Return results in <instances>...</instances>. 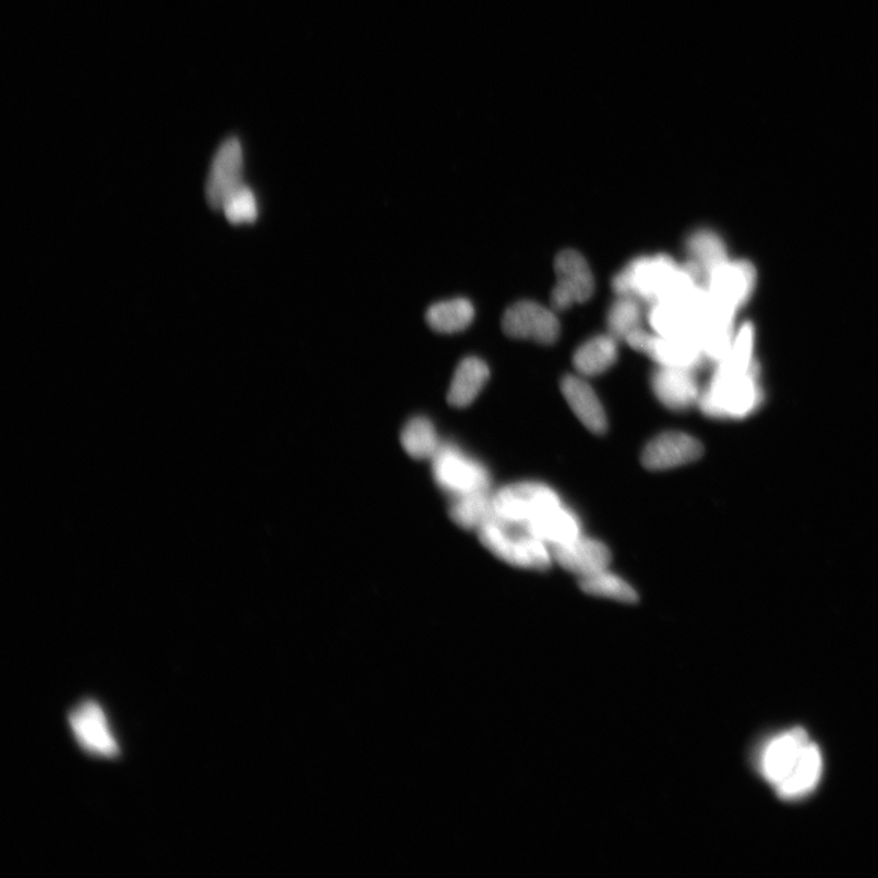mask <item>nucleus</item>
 I'll return each instance as SVG.
<instances>
[{
    "label": "nucleus",
    "mask_w": 878,
    "mask_h": 878,
    "mask_svg": "<svg viewBox=\"0 0 878 878\" xmlns=\"http://www.w3.org/2000/svg\"><path fill=\"white\" fill-rule=\"evenodd\" d=\"M757 762L761 777L783 799H797L811 792L818 786L822 771L820 749L802 729L784 732L768 742Z\"/></svg>",
    "instance_id": "f257e3e1"
},
{
    "label": "nucleus",
    "mask_w": 878,
    "mask_h": 878,
    "mask_svg": "<svg viewBox=\"0 0 878 878\" xmlns=\"http://www.w3.org/2000/svg\"><path fill=\"white\" fill-rule=\"evenodd\" d=\"M762 400L759 366L746 373L717 366L698 402L701 411L710 418L741 420L758 410Z\"/></svg>",
    "instance_id": "f03ea898"
},
{
    "label": "nucleus",
    "mask_w": 878,
    "mask_h": 878,
    "mask_svg": "<svg viewBox=\"0 0 878 878\" xmlns=\"http://www.w3.org/2000/svg\"><path fill=\"white\" fill-rule=\"evenodd\" d=\"M479 531L480 541L501 561L524 569L544 572L552 565L544 542L524 524L505 521L491 515Z\"/></svg>",
    "instance_id": "7ed1b4c3"
},
{
    "label": "nucleus",
    "mask_w": 878,
    "mask_h": 878,
    "mask_svg": "<svg viewBox=\"0 0 878 878\" xmlns=\"http://www.w3.org/2000/svg\"><path fill=\"white\" fill-rule=\"evenodd\" d=\"M68 724L79 748L87 756L116 760L121 746L108 712L95 698L81 699L68 712Z\"/></svg>",
    "instance_id": "20e7f679"
},
{
    "label": "nucleus",
    "mask_w": 878,
    "mask_h": 878,
    "mask_svg": "<svg viewBox=\"0 0 878 878\" xmlns=\"http://www.w3.org/2000/svg\"><path fill=\"white\" fill-rule=\"evenodd\" d=\"M431 460L433 478L443 491L453 495V498L489 492L488 469L458 447L444 444Z\"/></svg>",
    "instance_id": "39448f33"
},
{
    "label": "nucleus",
    "mask_w": 878,
    "mask_h": 878,
    "mask_svg": "<svg viewBox=\"0 0 878 878\" xmlns=\"http://www.w3.org/2000/svg\"><path fill=\"white\" fill-rule=\"evenodd\" d=\"M556 505H561L557 494L536 482L509 484L492 495V515L510 522H530Z\"/></svg>",
    "instance_id": "423d86ee"
},
{
    "label": "nucleus",
    "mask_w": 878,
    "mask_h": 878,
    "mask_svg": "<svg viewBox=\"0 0 878 878\" xmlns=\"http://www.w3.org/2000/svg\"><path fill=\"white\" fill-rule=\"evenodd\" d=\"M556 285L551 302L556 312L585 303L594 293V277L585 257L573 250L557 254L555 264Z\"/></svg>",
    "instance_id": "0eeeda50"
},
{
    "label": "nucleus",
    "mask_w": 878,
    "mask_h": 878,
    "mask_svg": "<svg viewBox=\"0 0 878 878\" xmlns=\"http://www.w3.org/2000/svg\"><path fill=\"white\" fill-rule=\"evenodd\" d=\"M502 328L506 336L516 339H532L550 346L561 335V324L552 310L532 301L513 304L503 315Z\"/></svg>",
    "instance_id": "6e6552de"
},
{
    "label": "nucleus",
    "mask_w": 878,
    "mask_h": 878,
    "mask_svg": "<svg viewBox=\"0 0 878 878\" xmlns=\"http://www.w3.org/2000/svg\"><path fill=\"white\" fill-rule=\"evenodd\" d=\"M243 188L242 146L239 140L229 139L215 154L206 181V201L213 209L224 211L225 205Z\"/></svg>",
    "instance_id": "1a4fd4ad"
},
{
    "label": "nucleus",
    "mask_w": 878,
    "mask_h": 878,
    "mask_svg": "<svg viewBox=\"0 0 878 878\" xmlns=\"http://www.w3.org/2000/svg\"><path fill=\"white\" fill-rule=\"evenodd\" d=\"M757 284V272L745 261L726 262L707 278V289L720 305L737 313L748 303Z\"/></svg>",
    "instance_id": "9d476101"
},
{
    "label": "nucleus",
    "mask_w": 878,
    "mask_h": 878,
    "mask_svg": "<svg viewBox=\"0 0 878 878\" xmlns=\"http://www.w3.org/2000/svg\"><path fill=\"white\" fill-rule=\"evenodd\" d=\"M701 443L682 432H665L648 444L642 464L648 470L663 471L694 462L701 457Z\"/></svg>",
    "instance_id": "9b49d317"
},
{
    "label": "nucleus",
    "mask_w": 878,
    "mask_h": 878,
    "mask_svg": "<svg viewBox=\"0 0 878 878\" xmlns=\"http://www.w3.org/2000/svg\"><path fill=\"white\" fill-rule=\"evenodd\" d=\"M554 557L565 570L581 578L605 572L612 561L605 544L580 536L569 543L555 545Z\"/></svg>",
    "instance_id": "f8f14e48"
},
{
    "label": "nucleus",
    "mask_w": 878,
    "mask_h": 878,
    "mask_svg": "<svg viewBox=\"0 0 878 878\" xmlns=\"http://www.w3.org/2000/svg\"><path fill=\"white\" fill-rule=\"evenodd\" d=\"M695 370L660 366L652 376L657 398L671 410H687L699 400Z\"/></svg>",
    "instance_id": "ddd939ff"
},
{
    "label": "nucleus",
    "mask_w": 878,
    "mask_h": 878,
    "mask_svg": "<svg viewBox=\"0 0 878 878\" xmlns=\"http://www.w3.org/2000/svg\"><path fill=\"white\" fill-rule=\"evenodd\" d=\"M660 366L696 370L707 360L699 338L652 335L646 353Z\"/></svg>",
    "instance_id": "4468645a"
},
{
    "label": "nucleus",
    "mask_w": 878,
    "mask_h": 878,
    "mask_svg": "<svg viewBox=\"0 0 878 878\" xmlns=\"http://www.w3.org/2000/svg\"><path fill=\"white\" fill-rule=\"evenodd\" d=\"M562 392L578 420L596 435H603L608 429L606 416L593 388L580 377L566 376Z\"/></svg>",
    "instance_id": "2eb2a0df"
},
{
    "label": "nucleus",
    "mask_w": 878,
    "mask_h": 878,
    "mask_svg": "<svg viewBox=\"0 0 878 878\" xmlns=\"http://www.w3.org/2000/svg\"><path fill=\"white\" fill-rule=\"evenodd\" d=\"M490 378V368L477 357L465 358L454 373L448 392L453 407L465 408L479 397Z\"/></svg>",
    "instance_id": "dca6fc26"
},
{
    "label": "nucleus",
    "mask_w": 878,
    "mask_h": 878,
    "mask_svg": "<svg viewBox=\"0 0 878 878\" xmlns=\"http://www.w3.org/2000/svg\"><path fill=\"white\" fill-rule=\"evenodd\" d=\"M524 525L537 539L552 543L554 546L569 543L580 536L578 534L580 525L575 515L562 508V505L554 506Z\"/></svg>",
    "instance_id": "f3484780"
},
{
    "label": "nucleus",
    "mask_w": 878,
    "mask_h": 878,
    "mask_svg": "<svg viewBox=\"0 0 878 878\" xmlns=\"http://www.w3.org/2000/svg\"><path fill=\"white\" fill-rule=\"evenodd\" d=\"M617 351L612 335L593 337L575 351L574 366L585 376L601 375L616 363Z\"/></svg>",
    "instance_id": "a211bd4d"
},
{
    "label": "nucleus",
    "mask_w": 878,
    "mask_h": 878,
    "mask_svg": "<svg viewBox=\"0 0 878 878\" xmlns=\"http://www.w3.org/2000/svg\"><path fill=\"white\" fill-rule=\"evenodd\" d=\"M426 323L438 334H457L467 329L474 318V308L468 299L454 298L431 305Z\"/></svg>",
    "instance_id": "6ab92c4d"
},
{
    "label": "nucleus",
    "mask_w": 878,
    "mask_h": 878,
    "mask_svg": "<svg viewBox=\"0 0 878 878\" xmlns=\"http://www.w3.org/2000/svg\"><path fill=\"white\" fill-rule=\"evenodd\" d=\"M687 251L690 262L698 265L702 274H705L706 281L712 272L729 262L724 241L719 234L710 230H698L691 233L687 241Z\"/></svg>",
    "instance_id": "aec40b11"
},
{
    "label": "nucleus",
    "mask_w": 878,
    "mask_h": 878,
    "mask_svg": "<svg viewBox=\"0 0 878 878\" xmlns=\"http://www.w3.org/2000/svg\"><path fill=\"white\" fill-rule=\"evenodd\" d=\"M402 448L411 458L432 459L441 447L437 432L426 418L411 419L401 431Z\"/></svg>",
    "instance_id": "412c9836"
},
{
    "label": "nucleus",
    "mask_w": 878,
    "mask_h": 878,
    "mask_svg": "<svg viewBox=\"0 0 878 878\" xmlns=\"http://www.w3.org/2000/svg\"><path fill=\"white\" fill-rule=\"evenodd\" d=\"M580 588L586 594L612 599L618 603L637 604L639 602V596L632 585L606 570L582 577Z\"/></svg>",
    "instance_id": "4be33fe9"
},
{
    "label": "nucleus",
    "mask_w": 878,
    "mask_h": 878,
    "mask_svg": "<svg viewBox=\"0 0 878 878\" xmlns=\"http://www.w3.org/2000/svg\"><path fill=\"white\" fill-rule=\"evenodd\" d=\"M449 513L453 521L464 529L479 530L493 513L492 495L489 492H482L454 498Z\"/></svg>",
    "instance_id": "5701e85b"
},
{
    "label": "nucleus",
    "mask_w": 878,
    "mask_h": 878,
    "mask_svg": "<svg viewBox=\"0 0 878 878\" xmlns=\"http://www.w3.org/2000/svg\"><path fill=\"white\" fill-rule=\"evenodd\" d=\"M640 323H642V308H640L637 298L618 296L617 301L609 310V333L615 338L625 339L640 327Z\"/></svg>",
    "instance_id": "b1692460"
},
{
    "label": "nucleus",
    "mask_w": 878,
    "mask_h": 878,
    "mask_svg": "<svg viewBox=\"0 0 878 878\" xmlns=\"http://www.w3.org/2000/svg\"><path fill=\"white\" fill-rule=\"evenodd\" d=\"M227 220L234 225L252 224L257 218V204L255 195L244 185L224 208Z\"/></svg>",
    "instance_id": "393cba45"
}]
</instances>
